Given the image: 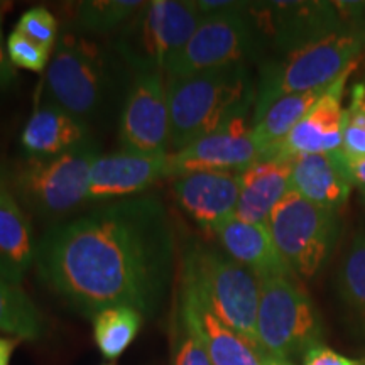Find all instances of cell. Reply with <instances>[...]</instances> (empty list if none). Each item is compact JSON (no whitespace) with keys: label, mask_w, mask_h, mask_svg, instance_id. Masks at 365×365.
<instances>
[{"label":"cell","mask_w":365,"mask_h":365,"mask_svg":"<svg viewBox=\"0 0 365 365\" xmlns=\"http://www.w3.org/2000/svg\"><path fill=\"white\" fill-rule=\"evenodd\" d=\"M39 277L86 317L130 307L156 312L176 266V232L161 198L117 200L51 225L36 245Z\"/></svg>","instance_id":"obj_1"},{"label":"cell","mask_w":365,"mask_h":365,"mask_svg":"<svg viewBox=\"0 0 365 365\" xmlns=\"http://www.w3.org/2000/svg\"><path fill=\"white\" fill-rule=\"evenodd\" d=\"M170 103V149H185L237 117L247 115L255 90L244 63L166 76Z\"/></svg>","instance_id":"obj_2"},{"label":"cell","mask_w":365,"mask_h":365,"mask_svg":"<svg viewBox=\"0 0 365 365\" xmlns=\"http://www.w3.org/2000/svg\"><path fill=\"white\" fill-rule=\"evenodd\" d=\"M181 284L190 287L227 327L261 350L257 341L261 281L252 271L225 252L193 242L182 254Z\"/></svg>","instance_id":"obj_3"},{"label":"cell","mask_w":365,"mask_h":365,"mask_svg":"<svg viewBox=\"0 0 365 365\" xmlns=\"http://www.w3.org/2000/svg\"><path fill=\"white\" fill-rule=\"evenodd\" d=\"M364 48V31L346 27L284 53L279 61L266 63L255 95L254 118L286 95L328 88L349 70Z\"/></svg>","instance_id":"obj_4"},{"label":"cell","mask_w":365,"mask_h":365,"mask_svg":"<svg viewBox=\"0 0 365 365\" xmlns=\"http://www.w3.org/2000/svg\"><path fill=\"white\" fill-rule=\"evenodd\" d=\"M100 156L88 139L51 158H31L9 173V181L24 210L43 218L63 217L86 203L90 171Z\"/></svg>","instance_id":"obj_5"},{"label":"cell","mask_w":365,"mask_h":365,"mask_svg":"<svg viewBox=\"0 0 365 365\" xmlns=\"http://www.w3.org/2000/svg\"><path fill=\"white\" fill-rule=\"evenodd\" d=\"M203 17L196 0H150L118 31L115 51L137 73H166Z\"/></svg>","instance_id":"obj_6"},{"label":"cell","mask_w":365,"mask_h":365,"mask_svg":"<svg viewBox=\"0 0 365 365\" xmlns=\"http://www.w3.org/2000/svg\"><path fill=\"white\" fill-rule=\"evenodd\" d=\"M261 281L257 341L264 355L289 360L322 344L323 323L307 291L293 276Z\"/></svg>","instance_id":"obj_7"},{"label":"cell","mask_w":365,"mask_h":365,"mask_svg":"<svg viewBox=\"0 0 365 365\" xmlns=\"http://www.w3.org/2000/svg\"><path fill=\"white\" fill-rule=\"evenodd\" d=\"M49 102L86 118L97 115L112 88V68L97 43L80 34H65L44 76Z\"/></svg>","instance_id":"obj_8"},{"label":"cell","mask_w":365,"mask_h":365,"mask_svg":"<svg viewBox=\"0 0 365 365\" xmlns=\"http://www.w3.org/2000/svg\"><path fill=\"white\" fill-rule=\"evenodd\" d=\"M336 210L318 207L291 190L272 210L267 228L294 276L309 279L322 269L339 237Z\"/></svg>","instance_id":"obj_9"},{"label":"cell","mask_w":365,"mask_h":365,"mask_svg":"<svg viewBox=\"0 0 365 365\" xmlns=\"http://www.w3.org/2000/svg\"><path fill=\"white\" fill-rule=\"evenodd\" d=\"M250 4L235 2L205 16L164 75L186 76L215 68L240 65L257 48V26Z\"/></svg>","instance_id":"obj_10"},{"label":"cell","mask_w":365,"mask_h":365,"mask_svg":"<svg viewBox=\"0 0 365 365\" xmlns=\"http://www.w3.org/2000/svg\"><path fill=\"white\" fill-rule=\"evenodd\" d=\"M118 137L124 150L170 153V103L163 71L137 73L122 108Z\"/></svg>","instance_id":"obj_11"},{"label":"cell","mask_w":365,"mask_h":365,"mask_svg":"<svg viewBox=\"0 0 365 365\" xmlns=\"http://www.w3.org/2000/svg\"><path fill=\"white\" fill-rule=\"evenodd\" d=\"M259 159L261 150L252 139V125H247L245 115H242L185 149L170 153L168 178L195 171L240 173Z\"/></svg>","instance_id":"obj_12"},{"label":"cell","mask_w":365,"mask_h":365,"mask_svg":"<svg viewBox=\"0 0 365 365\" xmlns=\"http://www.w3.org/2000/svg\"><path fill=\"white\" fill-rule=\"evenodd\" d=\"M352 66L340 78H336L325 90L322 98L301 122L289 132L282 143L264 159H291L303 154H331L339 153L344 143V127L346 108L341 105L345 81Z\"/></svg>","instance_id":"obj_13"},{"label":"cell","mask_w":365,"mask_h":365,"mask_svg":"<svg viewBox=\"0 0 365 365\" xmlns=\"http://www.w3.org/2000/svg\"><path fill=\"white\" fill-rule=\"evenodd\" d=\"M166 154H140L118 150L95 159L90 171L86 203L125 200L144 195L145 190L168 178Z\"/></svg>","instance_id":"obj_14"},{"label":"cell","mask_w":365,"mask_h":365,"mask_svg":"<svg viewBox=\"0 0 365 365\" xmlns=\"http://www.w3.org/2000/svg\"><path fill=\"white\" fill-rule=\"evenodd\" d=\"M239 193V173L195 171L173 181V195L180 208L210 234L235 217Z\"/></svg>","instance_id":"obj_15"},{"label":"cell","mask_w":365,"mask_h":365,"mask_svg":"<svg viewBox=\"0 0 365 365\" xmlns=\"http://www.w3.org/2000/svg\"><path fill=\"white\" fill-rule=\"evenodd\" d=\"M181 323L198 336L213 365H262L264 354L227 327L190 287L181 284Z\"/></svg>","instance_id":"obj_16"},{"label":"cell","mask_w":365,"mask_h":365,"mask_svg":"<svg viewBox=\"0 0 365 365\" xmlns=\"http://www.w3.org/2000/svg\"><path fill=\"white\" fill-rule=\"evenodd\" d=\"M29 217L14 193L9 173L0 170V277L21 284L36 261Z\"/></svg>","instance_id":"obj_17"},{"label":"cell","mask_w":365,"mask_h":365,"mask_svg":"<svg viewBox=\"0 0 365 365\" xmlns=\"http://www.w3.org/2000/svg\"><path fill=\"white\" fill-rule=\"evenodd\" d=\"M88 124L53 102L34 108L21 134V148L27 159L51 158L78 148L88 140Z\"/></svg>","instance_id":"obj_18"},{"label":"cell","mask_w":365,"mask_h":365,"mask_svg":"<svg viewBox=\"0 0 365 365\" xmlns=\"http://www.w3.org/2000/svg\"><path fill=\"white\" fill-rule=\"evenodd\" d=\"M239 203L235 218L267 225L272 210L291 190V161L259 159L239 173Z\"/></svg>","instance_id":"obj_19"},{"label":"cell","mask_w":365,"mask_h":365,"mask_svg":"<svg viewBox=\"0 0 365 365\" xmlns=\"http://www.w3.org/2000/svg\"><path fill=\"white\" fill-rule=\"evenodd\" d=\"M291 188L318 207L339 210L349 200L352 181L339 153L303 154L291 159Z\"/></svg>","instance_id":"obj_20"},{"label":"cell","mask_w":365,"mask_h":365,"mask_svg":"<svg viewBox=\"0 0 365 365\" xmlns=\"http://www.w3.org/2000/svg\"><path fill=\"white\" fill-rule=\"evenodd\" d=\"M218 242L234 261L252 271L259 279L294 276L274 244L267 225L230 218L215 232Z\"/></svg>","instance_id":"obj_21"},{"label":"cell","mask_w":365,"mask_h":365,"mask_svg":"<svg viewBox=\"0 0 365 365\" xmlns=\"http://www.w3.org/2000/svg\"><path fill=\"white\" fill-rule=\"evenodd\" d=\"M327 88L293 93L277 98L252 120V139L261 150V159L267 158L289 132L299 124L301 118L314 107Z\"/></svg>","instance_id":"obj_22"},{"label":"cell","mask_w":365,"mask_h":365,"mask_svg":"<svg viewBox=\"0 0 365 365\" xmlns=\"http://www.w3.org/2000/svg\"><path fill=\"white\" fill-rule=\"evenodd\" d=\"M0 333L16 340H39L44 318L21 284L0 277Z\"/></svg>","instance_id":"obj_23"},{"label":"cell","mask_w":365,"mask_h":365,"mask_svg":"<svg viewBox=\"0 0 365 365\" xmlns=\"http://www.w3.org/2000/svg\"><path fill=\"white\" fill-rule=\"evenodd\" d=\"M143 314L130 307L102 309L91 318L93 339L105 359L115 360L129 349L143 327Z\"/></svg>","instance_id":"obj_24"},{"label":"cell","mask_w":365,"mask_h":365,"mask_svg":"<svg viewBox=\"0 0 365 365\" xmlns=\"http://www.w3.org/2000/svg\"><path fill=\"white\" fill-rule=\"evenodd\" d=\"M140 0H86L76 7V24L91 34L120 31L144 6Z\"/></svg>","instance_id":"obj_25"},{"label":"cell","mask_w":365,"mask_h":365,"mask_svg":"<svg viewBox=\"0 0 365 365\" xmlns=\"http://www.w3.org/2000/svg\"><path fill=\"white\" fill-rule=\"evenodd\" d=\"M340 294L365 327V234L359 232L346 250L339 274Z\"/></svg>","instance_id":"obj_26"},{"label":"cell","mask_w":365,"mask_h":365,"mask_svg":"<svg viewBox=\"0 0 365 365\" xmlns=\"http://www.w3.org/2000/svg\"><path fill=\"white\" fill-rule=\"evenodd\" d=\"M7 54L14 68H22L29 71H44L49 66L51 49L36 43L21 31L14 29L7 38Z\"/></svg>","instance_id":"obj_27"},{"label":"cell","mask_w":365,"mask_h":365,"mask_svg":"<svg viewBox=\"0 0 365 365\" xmlns=\"http://www.w3.org/2000/svg\"><path fill=\"white\" fill-rule=\"evenodd\" d=\"M339 154L346 166L365 159V108L354 97L352 105L346 108L344 143Z\"/></svg>","instance_id":"obj_28"},{"label":"cell","mask_w":365,"mask_h":365,"mask_svg":"<svg viewBox=\"0 0 365 365\" xmlns=\"http://www.w3.org/2000/svg\"><path fill=\"white\" fill-rule=\"evenodd\" d=\"M16 29L48 49H53L58 44V21L44 7H33L26 11L17 21Z\"/></svg>","instance_id":"obj_29"},{"label":"cell","mask_w":365,"mask_h":365,"mask_svg":"<svg viewBox=\"0 0 365 365\" xmlns=\"http://www.w3.org/2000/svg\"><path fill=\"white\" fill-rule=\"evenodd\" d=\"M181 327L182 330L178 339L173 365H213L198 336L182 323Z\"/></svg>","instance_id":"obj_30"},{"label":"cell","mask_w":365,"mask_h":365,"mask_svg":"<svg viewBox=\"0 0 365 365\" xmlns=\"http://www.w3.org/2000/svg\"><path fill=\"white\" fill-rule=\"evenodd\" d=\"M301 360H303V365H364V360L346 357L327 346L323 341L308 349Z\"/></svg>","instance_id":"obj_31"},{"label":"cell","mask_w":365,"mask_h":365,"mask_svg":"<svg viewBox=\"0 0 365 365\" xmlns=\"http://www.w3.org/2000/svg\"><path fill=\"white\" fill-rule=\"evenodd\" d=\"M2 9H0V88H7L16 81V68L12 66L7 54V41H4Z\"/></svg>","instance_id":"obj_32"},{"label":"cell","mask_w":365,"mask_h":365,"mask_svg":"<svg viewBox=\"0 0 365 365\" xmlns=\"http://www.w3.org/2000/svg\"><path fill=\"white\" fill-rule=\"evenodd\" d=\"M346 168H349V176H350V181H352V185L359 186L360 191L365 193V159L349 164Z\"/></svg>","instance_id":"obj_33"},{"label":"cell","mask_w":365,"mask_h":365,"mask_svg":"<svg viewBox=\"0 0 365 365\" xmlns=\"http://www.w3.org/2000/svg\"><path fill=\"white\" fill-rule=\"evenodd\" d=\"M17 345H19V340L0 336V365H11V359Z\"/></svg>","instance_id":"obj_34"},{"label":"cell","mask_w":365,"mask_h":365,"mask_svg":"<svg viewBox=\"0 0 365 365\" xmlns=\"http://www.w3.org/2000/svg\"><path fill=\"white\" fill-rule=\"evenodd\" d=\"M262 365H294V364L289 362V360H282V359L271 357V355H264Z\"/></svg>","instance_id":"obj_35"},{"label":"cell","mask_w":365,"mask_h":365,"mask_svg":"<svg viewBox=\"0 0 365 365\" xmlns=\"http://www.w3.org/2000/svg\"><path fill=\"white\" fill-rule=\"evenodd\" d=\"M354 98H357L359 102H360V105H362V107L365 108V86H362V85H359V86H355V90H354V95H352Z\"/></svg>","instance_id":"obj_36"},{"label":"cell","mask_w":365,"mask_h":365,"mask_svg":"<svg viewBox=\"0 0 365 365\" xmlns=\"http://www.w3.org/2000/svg\"><path fill=\"white\" fill-rule=\"evenodd\" d=\"M364 195V202H365V193H362Z\"/></svg>","instance_id":"obj_37"},{"label":"cell","mask_w":365,"mask_h":365,"mask_svg":"<svg viewBox=\"0 0 365 365\" xmlns=\"http://www.w3.org/2000/svg\"><path fill=\"white\" fill-rule=\"evenodd\" d=\"M364 365H365V359H364Z\"/></svg>","instance_id":"obj_38"}]
</instances>
